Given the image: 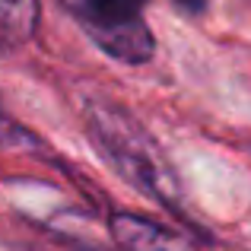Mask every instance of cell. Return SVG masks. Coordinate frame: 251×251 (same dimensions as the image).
I'll list each match as a JSON object with an SVG mask.
<instances>
[{"label": "cell", "instance_id": "obj_2", "mask_svg": "<svg viewBox=\"0 0 251 251\" xmlns=\"http://www.w3.org/2000/svg\"><path fill=\"white\" fill-rule=\"evenodd\" d=\"M147 3L150 0H83L80 23L108 57L121 64H147L156 51V38L143 19Z\"/></svg>", "mask_w": 251, "mask_h": 251}, {"label": "cell", "instance_id": "obj_3", "mask_svg": "<svg viewBox=\"0 0 251 251\" xmlns=\"http://www.w3.org/2000/svg\"><path fill=\"white\" fill-rule=\"evenodd\" d=\"M108 229L124 251H201L188 235L137 213H111Z\"/></svg>", "mask_w": 251, "mask_h": 251}, {"label": "cell", "instance_id": "obj_1", "mask_svg": "<svg viewBox=\"0 0 251 251\" xmlns=\"http://www.w3.org/2000/svg\"><path fill=\"white\" fill-rule=\"evenodd\" d=\"M86 124H89L92 143L118 169V175H124L147 197L166 203V207L169 203L175 207L178 203L175 172L169 169V162L156 150L153 137L127 111L111 108V105H89L86 108Z\"/></svg>", "mask_w": 251, "mask_h": 251}, {"label": "cell", "instance_id": "obj_4", "mask_svg": "<svg viewBox=\"0 0 251 251\" xmlns=\"http://www.w3.org/2000/svg\"><path fill=\"white\" fill-rule=\"evenodd\" d=\"M38 29V0H0V51L25 45Z\"/></svg>", "mask_w": 251, "mask_h": 251}, {"label": "cell", "instance_id": "obj_5", "mask_svg": "<svg viewBox=\"0 0 251 251\" xmlns=\"http://www.w3.org/2000/svg\"><path fill=\"white\" fill-rule=\"evenodd\" d=\"M178 6H181L184 13H203L207 0H178Z\"/></svg>", "mask_w": 251, "mask_h": 251}]
</instances>
